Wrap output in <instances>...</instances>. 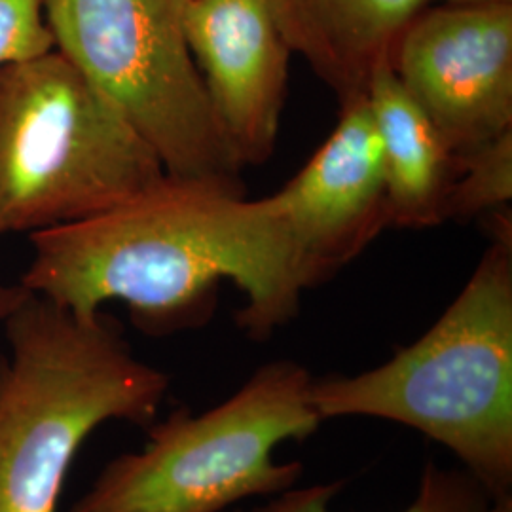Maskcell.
I'll use <instances>...</instances> for the list:
<instances>
[{"label":"cell","mask_w":512,"mask_h":512,"mask_svg":"<svg viewBox=\"0 0 512 512\" xmlns=\"http://www.w3.org/2000/svg\"><path fill=\"white\" fill-rule=\"evenodd\" d=\"M482 256L458 298L420 340L357 376L313 380L321 420L403 423L446 446L490 492H512V239Z\"/></svg>","instance_id":"3"},{"label":"cell","mask_w":512,"mask_h":512,"mask_svg":"<svg viewBox=\"0 0 512 512\" xmlns=\"http://www.w3.org/2000/svg\"><path fill=\"white\" fill-rule=\"evenodd\" d=\"M444 2H512V0H444Z\"/></svg>","instance_id":"17"},{"label":"cell","mask_w":512,"mask_h":512,"mask_svg":"<svg viewBox=\"0 0 512 512\" xmlns=\"http://www.w3.org/2000/svg\"><path fill=\"white\" fill-rule=\"evenodd\" d=\"M340 109L323 147L272 194L313 287L389 226L384 150L368 99Z\"/></svg>","instance_id":"8"},{"label":"cell","mask_w":512,"mask_h":512,"mask_svg":"<svg viewBox=\"0 0 512 512\" xmlns=\"http://www.w3.org/2000/svg\"><path fill=\"white\" fill-rule=\"evenodd\" d=\"M226 512H241V511H226Z\"/></svg>","instance_id":"18"},{"label":"cell","mask_w":512,"mask_h":512,"mask_svg":"<svg viewBox=\"0 0 512 512\" xmlns=\"http://www.w3.org/2000/svg\"><path fill=\"white\" fill-rule=\"evenodd\" d=\"M340 488V482H330L287 490L255 512H330V501ZM490 501V492L467 469H442L429 461L418 497L403 512H486Z\"/></svg>","instance_id":"12"},{"label":"cell","mask_w":512,"mask_h":512,"mask_svg":"<svg viewBox=\"0 0 512 512\" xmlns=\"http://www.w3.org/2000/svg\"><path fill=\"white\" fill-rule=\"evenodd\" d=\"M391 67L456 156L512 131V2H444L404 29Z\"/></svg>","instance_id":"7"},{"label":"cell","mask_w":512,"mask_h":512,"mask_svg":"<svg viewBox=\"0 0 512 512\" xmlns=\"http://www.w3.org/2000/svg\"><path fill=\"white\" fill-rule=\"evenodd\" d=\"M21 285L76 315L124 302L148 334L203 323L220 281L245 294L241 329L256 340L291 321L313 287L274 198L165 173L101 215L29 236Z\"/></svg>","instance_id":"1"},{"label":"cell","mask_w":512,"mask_h":512,"mask_svg":"<svg viewBox=\"0 0 512 512\" xmlns=\"http://www.w3.org/2000/svg\"><path fill=\"white\" fill-rule=\"evenodd\" d=\"M31 294L21 283L18 285H4L0 283V323H4L10 313L19 308V304Z\"/></svg>","instance_id":"15"},{"label":"cell","mask_w":512,"mask_h":512,"mask_svg":"<svg viewBox=\"0 0 512 512\" xmlns=\"http://www.w3.org/2000/svg\"><path fill=\"white\" fill-rule=\"evenodd\" d=\"M0 512H57L82 444L109 421L145 427L169 391L101 311L82 317L29 294L4 321Z\"/></svg>","instance_id":"2"},{"label":"cell","mask_w":512,"mask_h":512,"mask_svg":"<svg viewBox=\"0 0 512 512\" xmlns=\"http://www.w3.org/2000/svg\"><path fill=\"white\" fill-rule=\"evenodd\" d=\"M431 0H270L289 50L317 74L340 105L365 95L410 21Z\"/></svg>","instance_id":"10"},{"label":"cell","mask_w":512,"mask_h":512,"mask_svg":"<svg viewBox=\"0 0 512 512\" xmlns=\"http://www.w3.org/2000/svg\"><path fill=\"white\" fill-rule=\"evenodd\" d=\"M164 175L152 148L55 48L0 67V238L101 215Z\"/></svg>","instance_id":"4"},{"label":"cell","mask_w":512,"mask_h":512,"mask_svg":"<svg viewBox=\"0 0 512 512\" xmlns=\"http://www.w3.org/2000/svg\"><path fill=\"white\" fill-rule=\"evenodd\" d=\"M311 382L304 366L274 361L203 414L177 408L148 425L143 450L112 459L69 512H226L293 490L304 467L277 463L274 452L323 423Z\"/></svg>","instance_id":"5"},{"label":"cell","mask_w":512,"mask_h":512,"mask_svg":"<svg viewBox=\"0 0 512 512\" xmlns=\"http://www.w3.org/2000/svg\"><path fill=\"white\" fill-rule=\"evenodd\" d=\"M456 177L444 202V220L503 211L512 200V131L456 156Z\"/></svg>","instance_id":"13"},{"label":"cell","mask_w":512,"mask_h":512,"mask_svg":"<svg viewBox=\"0 0 512 512\" xmlns=\"http://www.w3.org/2000/svg\"><path fill=\"white\" fill-rule=\"evenodd\" d=\"M486 512H512V492L494 495Z\"/></svg>","instance_id":"16"},{"label":"cell","mask_w":512,"mask_h":512,"mask_svg":"<svg viewBox=\"0 0 512 512\" xmlns=\"http://www.w3.org/2000/svg\"><path fill=\"white\" fill-rule=\"evenodd\" d=\"M190 0H44L54 48L109 99L171 177L239 188L186 37Z\"/></svg>","instance_id":"6"},{"label":"cell","mask_w":512,"mask_h":512,"mask_svg":"<svg viewBox=\"0 0 512 512\" xmlns=\"http://www.w3.org/2000/svg\"><path fill=\"white\" fill-rule=\"evenodd\" d=\"M186 37L239 164H264L277 141L293 54L270 0H190Z\"/></svg>","instance_id":"9"},{"label":"cell","mask_w":512,"mask_h":512,"mask_svg":"<svg viewBox=\"0 0 512 512\" xmlns=\"http://www.w3.org/2000/svg\"><path fill=\"white\" fill-rule=\"evenodd\" d=\"M54 50L44 0H0V67Z\"/></svg>","instance_id":"14"},{"label":"cell","mask_w":512,"mask_h":512,"mask_svg":"<svg viewBox=\"0 0 512 512\" xmlns=\"http://www.w3.org/2000/svg\"><path fill=\"white\" fill-rule=\"evenodd\" d=\"M365 95L384 150L389 224L425 228L444 222L456 154L406 93L391 63L374 73Z\"/></svg>","instance_id":"11"}]
</instances>
